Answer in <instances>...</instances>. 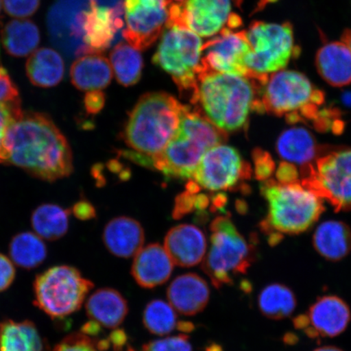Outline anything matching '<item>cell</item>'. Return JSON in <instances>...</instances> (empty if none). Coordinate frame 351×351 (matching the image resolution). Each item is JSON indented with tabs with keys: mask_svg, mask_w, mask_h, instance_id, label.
I'll return each mask as SVG.
<instances>
[{
	"mask_svg": "<svg viewBox=\"0 0 351 351\" xmlns=\"http://www.w3.org/2000/svg\"><path fill=\"white\" fill-rule=\"evenodd\" d=\"M0 164L19 167L47 182L68 177L73 169L67 139L49 117L38 112H23L12 123Z\"/></svg>",
	"mask_w": 351,
	"mask_h": 351,
	"instance_id": "cell-1",
	"label": "cell"
},
{
	"mask_svg": "<svg viewBox=\"0 0 351 351\" xmlns=\"http://www.w3.org/2000/svg\"><path fill=\"white\" fill-rule=\"evenodd\" d=\"M267 80L222 73L201 62L197 72V101L202 112L223 131L240 130L252 112H263L261 93Z\"/></svg>",
	"mask_w": 351,
	"mask_h": 351,
	"instance_id": "cell-2",
	"label": "cell"
},
{
	"mask_svg": "<svg viewBox=\"0 0 351 351\" xmlns=\"http://www.w3.org/2000/svg\"><path fill=\"white\" fill-rule=\"evenodd\" d=\"M267 203V217L262 230L271 245L285 234H298L308 230L324 213L323 199L300 181L282 183L267 179L261 185Z\"/></svg>",
	"mask_w": 351,
	"mask_h": 351,
	"instance_id": "cell-3",
	"label": "cell"
},
{
	"mask_svg": "<svg viewBox=\"0 0 351 351\" xmlns=\"http://www.w3.org/2000/svg\"><path fill=\"white\" fill-rule=\"evenodd\" d=\"M184 107L185 105L165 92L144 95L127 121L125 143L134 152L152 160L177 134Z\"/></svg>",
	"mask_w": 351,
	"mask_h": 351,
	"instance_id": "cell-4",
	"label": "cell"
},
{
	"mask_svg": "<svg viewBox=\"0 0 351 351\" xmlns=\"http://www.w3.org/2000/svg\"><path fill=\"white\" fill-rule=\"evenodd\" d=\"M227 138V133L203 112L185 105L177 134L163 152L152 158V166L167 177L192 178L204 154Z\"/></svg>",
	"mask_w": 351,
	"mask_h": 351,
	"instance_id": "cell-5",
	"label": "cell"
},
{
	"mask_svg": "<svg viewBox=\"0 0 351 351\" xmlns=\"http://www.w3.org/2000/svg\"><path fill=\"white\" fill-rule=\"evenodd\" d=\"M324 103V94L304 74L291 70L271 73L261 93L263 111L285 117L291 124L315 122Z\"/></svg>",
	"mask_w": 351,
	"mask_h": 351,
	"instance_id": "cell-6",
	"label": "cell"
},
{
	"mask_svg": "<svg viewBox=\"0 0 351 351\" xmlns=\"http://www.w3.org/2000/svg\"><path fill=\"white\" fill-rule=\"evenodd\" d=\"M203 41L199 35L184 26L167 23L154 64L168 73L180 92L197 104V72L203 54Z\"/></svg>",
	"mask_w": 351,
	"mask_h": 351,
	"instance_id": "cell-7",
	"label": "cell"
},
{
	"mask_svg": "<svg viewBox=\"0 0 351 351\" xmlns=\"http://www.w3.org/2000/svg\"><path fill=\"white\" fill-rule=\"evenodd\" d=\"M210 231V249L202 269L213 287L221 289L232 285L235 276L247 274L254 261V247L226 217L215 219Z\"/></svg>",
	"mask_w": 351,
	"mask_h": 351,
	"instance_id": "cell-8",
	"label": "cell"
},
{
	"mask_svg": "<svg viewBox=\"0 0 351 351\" xmlns=\"http://www.w3.org/2000/svg\"><path fill=\"white\" fill-rule=\"evenodd\" d=\"M92 288L75 267H52L34 280L35 304L51 318H64L81 308Z\"/></svg>",
	"mask_w": 351,
	"mask_h": 351,
	"instance_id": "cell-9",
	"label": "cell"
},
{
	"mask_svg": "<svg viewBox=\"0 0 351 351\" xmlns=\"http://www.w3.org/2000/svg\"><path fill=\"white\" fill-rule=\"evenodd\" d=\"M247 36L251 52L247 67L254 77H269V73L287 67L295 51L292 25L254 21L250 25Z\"/></svg>",
	"mask_w": 351,
	"mask_h": 351,
	"instance_id": "cell-10",
	"label": "cell"
},
{
	"mask_svg": "<svg viewBox=\"0 0 351 351\" xmlns=\"http://www.w3.org/2000/svg\"><path fill=\"white\" fill-rule=\"evenodd\" d=\"M302 185L336 210L351 209V149L328 152L302 169Z\"/></svg>",
	"mask_w": 351,
	"mask_h": 351,
	"instance_id": "cell-11",
	"label": "cell"
},
{
	"mask_svg": "<svg viewBox=\"0 0 351 351\" xmlns=\"http://www.w3.org/2000/svg\"><path fill=\"white\" fill-rule=\"evenodd\" d=\"M252 172L235 148L219 144L204 154L192 178L206 190L225 191L250 179Z\"/></svg>",
	"mask_w": 351,
	"mask_h": 351,
	"instance_id": "cell-12",
	"label": "cell"
},
{
	"mask_svg": "<svg viewBox=\"0 0 351 351\" xmlns=\"http://www.w3.org/2000/svg\"><path fill=\"white\" fill-rule=\"evenodd\" d=\"M125 28L122 35L138 51L147 49L155 43L169 19L167 0H125Z\"/></svg>",
	"mask_w": 351,
	"mask_h": 351,
	"instance_id": "cell-13",
	"label": "cell"
},
{
	"mask_svg": "<svg viewBox=\"0 0 351 351\" xmlns=\"http://www.w3.org/2000/svg\"><path fill=\"white\" fill-rule=\"evenodd\" d=\"M232 0H187L170 4L167 23L184 26L202 37H210L226 27L232 14Z\"/></svg>",
	"mask_w": 351,
	"mask_h": 351,
	"instance_id": "cell-14",
	"label": "cell"
},
{
	"mask_svg": "<svg viewBox=\"0 0 351 351\" xmlns=\"http://www.w3.org/2000/svg\"><path fill=\"white\" fill-rule=\"evenodd\" d=\"M251 52L247 32H234L225 27L218 36L204 44L202 63L213 71L232 75L254 78L247 65Z\"/></svg>",
	"mask_w": 351,
	"mask_h": 351,
	"instance_id": "cell-15",
	"label": "cell"
},
{
	"mask_svg": "<svg viewBox=\"0 0 351 351\" xmlns=\"http://www.w3.org/2000/svg\"><path fill=\"white\" fill-rule=\"evenodd\" d=\"M351 319L348 304L335 295L320 297L307 313L293 319L296 328L311 339L335 337L348 328Z\"/></svg>",
	"mask_w": 351,
	"mask_h": 351,
	"instance_id": "cell-16",
	"label": "cell"
},
{
	"mask_svg": "<svg viewBox=\"0 0 351 351\" xmlns=\"http://www.w3.org/2000/svg\"><path fill=\"white\" fill-rule=\"evenodd\" d=\"M207 247L203 231L192 225L173 228L165 239V248L174 265L182 267L195 266L204 261Z\"/></svg>",
	"mask_w": 351,
	"mask_h": 351,
	"instance_id": "cell-17",
	"label": "cell"
},
{
	"mask_svg": "<svg viewBox=\"0 0 351 351\" xmlns=\"http://www.w3.org/2000/svg\"><path fill=\"white\" fill-rule=\"evenodd\" d=\"M173 265L165 247L153 243L135 254L131 273L140 287L152 289L165 284L169 279Z\"/></svg>",
	"mask_w": 351,
	"mask_h": 351,
	"instance_id": "cell-18",
	"label": "cell"
},
{
	"mask_svg": "<svg viewBox=\"0 0 351 351\" xmlns=\"http://www.w3.org/2000/svg\"><path fill=\"white\" fill-rule=\"evenodd\" d=\"M167 297L173 308L184 315H195L203 311L210 298L207 282L195 274L178 276L167 289Z\"/></svg>",
	"mask_w": 351,
	"mask_h": 351,
	"instance_id": "cell-19",
	"label": "cell"
},
{
	"mask_svg": "<svg viewBox=\"0 0 351 351\" xmlns=\"http://www.w3.org/2000/svg\"><path fill=\"white\" fill-rule=\"evenodd\" d=\"M103 238L105 247L114 256L130 258L135 256L143 248L144 232L135 219L120 217L108 223Z\"/></svg>",
	"mask_w": 351,
	"mask_h": 351,
	"instance_id": "cell-20",
	"label": "cell"
},
{
	"mask_svg": "<svg viewBox=\"0 0 351 351\" xmlns=\"http://www.w3.org/2000/svg\"><path fill=\"white\" fill-rule=\"evenodd\" d=\"M315 64L319 75L329 85L337 87L351 83V50L344 42L324 45L317 52Z\"/></svg>",
	"mask_w": 351,
	"mask_h": 351,
	"instance_id": "cell-21",
	"label": "cell"
},
{
	"mask_svg": "<svg viewBox=\"0 0 351 351\" xmlns=\"http://www.w3.org/2000/svg\"><path fill=\"white\" fill-rule=\"evenodd\" d=\"M86 310L88 317L100 326L116 328L124 322L129 307L120 292L111 288H103L88 298Z\"/></svg>",
	"mask_w": 351,
	"mask_h": 351,
	"instance_id": "cell-22",
	"label": "cell"
},
{
	"mask_svg": "<svg viewBox=\"0 0 351 351\" xmlns=\"http://www.w3.org/2000/svg\"><path fill=\"white\" fill-rule=\"evenodd\" d=\"M109 60L100 53L82 56L74 61L70 69L73 85L83 91L101 90L112 78Z\"/></svg>",
	"mask_w": 351,
	"mask_h": 351,
	"instance_id": "cell-23",
	"label": "cell"
},
{
	"mask_svg": "<svg viewBox=\"0 0 351 351\" xmlns=\"http://www.w3.org/2000/svg\"><path fill=\"white\" fill-rule=\"evenodd\" d=\"M313 245L327 261H341L351 252V229L344 222H324L315 232Z\"/></svg>",
	"mask_w": 351,
	"mask_h": 351,
	"instance_id": "cell-24",
	"label": "cell"
},
{
	"mask_svg": "<svg viewBox=\"0 0 351 351\" xmlns=\"http://www.w3.org/2000/svg\"><path fill=\"white\" fill-rule=\"evenodd\" d=\"M318 148L313 135L302 127L284 131L276 142V152L285 162L302 167L311 164Z\"/></svg>",
	"mask_w": 351,
	"mask_h": 351,
	"instance_id": "cell-25",
	"label": "cell"
},
{
	"mask_svg": "<svg viewBox=\"0 0 351 351\" xmlns=\"http://www.w3.org/2000/svg\"><path fill=\"white\" fill-rule=\"evenodd\" d=\"M26 73L32 84L39 87L58 85L64 75L62 57L51 48H40L29 56Z\"/></svg>",
	"mask_w": 351,
	"mask_h": 351,
	"instance_id": "cell-26",
	"label": "cell"
},
{
	"mask_svg": "<svg viewBox=\"0 0 351 351\" xmlns=\"http://www.w3.org/2000/svg\"><path fill=\"white\" fill-rule=\"evenodd\" d=\"M0 351H46L38 329L29 320L0 323Z\"/></svg>",
	"mask_w": 351,
	"mask_h": 351,
	"instance_id": "cell-27",
	"label": "cell"
},
{
	"mask_svg": "<svg viewBox=\"0 0 351 351\" xmlns=\"http://www.w3.org/2000/svg\"><path fill=\"white\" fill-rule=\"evenodd\" d=\"M2 42L8 54L24 57L36 49L40 42V33L32 21L13 20L3 28Z\"/></svg>",
	"mask_w": 351,
	"mask_h": 351,
	"instance_id": "cell-28",
	"label": "cell"
},
{
	"mask_svg": "<svg viewBox=\"0 0 351 351\" xmlns=\"http://www.w3.org/2000/svg\"><path fill=\"white\" fill-rule=\"evenodd\" d=\"M261 313L271 319H282L289 317L295 310L297 300L287 285L280 283L267 285L258 296Z\"/></svg>",
	"mask_w": 351,
	"mask_h": 351,
	"instance_id": "cell-29",
	"label": "cell"
},
{
	"mask_svg": "<svg viewBox=\"0 0 351 351\" xmlns=\"http://www.w3.org/2000/svg\"><path fill=\"white\" fill-rule=\"evenodd\" d=\"M110 63L117 80L122 86L136 84L141 78L143 60L140 51L130 44L120 43L110 54Z\"/></svg>",
	"mask_w": 351,
	"mask_h": 351,
	"instance_id": "cell-30",
	"label": "cell"
},
{
	"mask_svg": "<svg viewBox=\"0 0 351 351\" xmlns=\"http://www.w3.org/2000/svg\"><path fill=\"white\" fill-rule=\"evenodd\" d=\"M32 223L40 238L56 241L69 230V212L56 204H43L34 210Z\"/></svg>",
	"mask_w": 351,
	"mask_h": 351,
	"instance_id": "cell-31",
	"label": "cell"
},
{
	"mask_svg": "<svg viewBox=\"0 0 351 351\" xmlns=\"http://www.w3.org/2000/svg\"><path fill=\"white\" fill-rule=\"evenodd\" d=\"M10 254L16 265L32 269L45 261L47 250L40 237L32 232H24L13 237Z\"/></svg>",
	"mask_w": 351,
	"mask_h": 351,
	"instance_id": "cell-32",
	"label": "cell"
},
{
	"mask_svg": "<svg viewBox=\"0 0 351 351\" xmlns=\"http://www.w3.org/2000/svg\"><path fill=\"white\" fill-rule=\"evenodd\" d=\"M145 328L152 335L164 336L178 328V315L172 305L163 300L149 302L143 313Z\"/></svg>",
	"mask_w": 351,
	"mask_h": 351,
	"instance_id": "cell-33",
	"label": "cell"
},
{
	"mask_svg": "<svg viewBox=\"0 0 351 351\" xmlns=\"http://www.w3.org/2000/svg\"><path fill=\"white\" fill-rule=\"evenodd\" d=\"M98 341L82 332L73 333L60 341L54 351H102Z\"/></svg>",
	"mask_w": 351,
	"mask_h": 351,
	"instance_id": "cell-34",
	"label": "cell"
},
{
	"mask_svg": "<svg viewBox=\"0 0 351 351\" xmlns=\"http://www.w3.org/2000/svg\"><path fill=\"white\" fill-rule=\"evenodd\" d=\"M189 339L187 335H180L152 341L143 346V351H192Z\"/></svg>",
	"mask_w": 351,
	"mask_h": 351,
	"instance_id": "cell-35",
	"label": "cell"
},
{
	"mask_svg": "<svg viewBox=\"0 0 351 351\" xmlns=\"http://www.w3.org/2000/svg\"><path fill=\"white\" fill-rule=\"evenodd\" d=\"M3 3L8 15L24 19L38 10L40 0H3Z\"/></svg>",
	"mask_w": 351,
	"mask_h": 351,
	"instance_id": "cell-36",
	"label": "cell"
},
{
	"mask_svg": "<svg viewBox=\"0 0 351 351\" xmlns=\"http://www.w3.org/2000/svg\"><path fill=\"white\" fill-rule=\"evenodd\" d=\"M0 104L21 105L19 90L3 67H0Z\"/></svg>",
	"mask_w": 351,
	"mask_h": 351,
	"instance_id": "cell-37",
	"label": "cell"
},
{
	"mask_svg": "<svg viewBox=\"0 0 351 351\" xmlns=\"http://www.w3.org/2000/svg\"><path fill=\"white\" fill-rule=\"evenodd\" d=\"M22 113L21 105L0 104V156L8 128Z\"/></svg>",
	"mask_w": 351,
	"mask_h": 351,
	"instance_id": "cell-38",
	"label": "cell"
},
{
	"mask_svg": "<svg viewBox=\"0 0 351 351\" xmlns=\"http://www.w3.org/2000/svg\"><path fill=\"white\" fill-rule=\"evenodd\" d=\"M253 160L254 165V174L261 181H266L269 179L274 172V162L269 153L256 149L253 152Z\"/></svg>",
	"mask_w": 351,
	"mask_h": 351,
	"instance_id": "cell-39",
	"label": "cell"
},
{
	"mask_svg": "<svg viewBox=\"0 0 351 351\" xmlns=\"http://www.w3.org/2000/svg\"><path fill=\"white\" fill-rule=\"evenodd\" d=\"M196 194L197 193L186 191L177 197L173 212L174 218H181L196 208Z\"/></svg>",
	"mask_w": 351,
	"mask_h": 351,
	"instance_id": "cell-40",
	"label": "cell"
},
{
	"mask_svg": "<svg viewBox=\"0 0 351 351\" xmlns=\"http://www.w3.org/2000/svg\"><path fill=\"white\" fill-rule=\"evenodd\" d=\"M16 270L12 261L0 253V293L6 291L15 279Z\"/></svg>",
	"mask_w": 351,
	"mask_h": 351,
	"instance_id": "cell-41",
	"label": "cell"
},
{
	"mask_svg": "<svg viewBox=\"0 0 351 351\" xmlns=\"http://www.w3.org/2000/svg\"><path fill=\"white\" fill-rule=\"evenodd\" d=\"M105 95L101 90L88 91L84 99L86 112L89 114H97L104 107Z\"/></svg>",
	"mask_w": 351,
	"mask_h": 351,
	"instance_id": "cell-42",
	"label": "cell"
},
{
	"mask_svg": "<svg viewBox=\"0 0 351 351\" xmlns=\"http://www.w3.org/2000/svg\"><path fill=\"white\" fill-rule=\"evenodd\" d=\"M276 181L282 183H291L300 181V173L295 165L283 162L280 164L278 171H276Z\"/></svg>",
	"mask_w": 351,
	"mask_h": 351,
	"instance_id": "cell-43",
	"label": "cell"
},
{
	"mask_svg": "<svg viewBox=\"0 0 351 351\" xmlns=\"http://www.w3.org/2000/svg\"><path fill=\"white\" fill-rule=\"evenodd\" d=\"M73 213L78 219L86 221L95 217V210L89 202L80 201L74 205Z\"/></svg>",
	"mask_w": 351,
	"mask_h": 351,
	"instance_id": "cell-44",
	"label": "cell"
},
{
	"mask_svg": "<svg viewBox=\"0 0 351 351\" xmlns=\"http://www.w3.org/2000/svg\"><path fill=\"white\" fill-rule=\"evenodd\" d=\"M107 339L114 351H121L126 343L127 336L121 329H117L113 331Z\"/></svg>",
	"mask_w": 351,
	"mask_h": 351,
	"instance_id": "cell-45",
	"label": "cell"
},
{
	"mask_svg": "<svg viewBox=\"0 0 351 351\" xmlns=\"http://www.w3.org/2000/svg\"><path fill=\"white\" fill-rule=\"evenodd\" d=\"M194 324L186 322H180L178 326V329H179L180 331L186 332L194 330Z\"/></svg>",
	"mask_w": 351,
	"mask_h": 351,
	"instance_id": "cell-46",
	"label": "cell"
},
{
	"mask_svg": "<svg viewBox=\"0 0 351 351\" xmlns=\"http://www.w3.org/2000/svg\"><path fill=\"white\" fill-rule=\"evenodd\" d=\"M341 41L348 44L351 50V29L346 30L343 35H342Z\"/></svg>",
	"mask_w": 351,
	"mask_h": 351,
	"instance_id": "cell-47",
	"label": "cell"
},
{
	"mask_svg": "<svg viewBox=\"0 0 351 351\" xmlns=\"http://www.w3.org/2000/svg\"><path fill=\"white\" fill-rule=\"evenodd\" d=\"M314 351H343V350H341L340 348H336V346H322V348L315 349Z\"/></svg>",
	"mask_w": 351,
	"mask_h": 351,
	"instance_id": "cell-48",
	"label": "cell"
},
{
	"mask_svg": "<svg viewBox=\"0 0 351 351\" xmlns=\"http://www.w3.org/2000/svg\"><path fill=\"white\" fill-rule=\"evenodd\" d=\"M187 0H167V2L169 3V6L170 4H180L186 2Z\"/></svg>",
	"mask_w": 351,
	"mask_h": 351,
	"instance_id": "cell-49",
	"label": "cell"
},
{
	"mask_svg": "<svg viewBox=\"0 0 351 351\" xmlns=\"http://www.w3.org/2000/svg\"><path fill=\"white\" fill-rule=\"evenodd\" d=\"M217 346H213V348H210L208 349V351H221V348H219L218 350H216Z\"/></svg>",
	"mask_w": 351,
	"mask_h": 351,
	"instance_id": "cell-50",
	"label": "cell"
},
{
	"mask_svg": "<svg viewBox=\"0 0 351 351\" xmlns=\"http://www.w3.org/2000/svg\"><path fill=\"white\" fill-rule=\"evenodd\" d=\"M237 5V7H239L241 5V2H243V0H232Z\"/></svg>",
	"mask_w": 351,
	"mask_h": 351,
	"instance_id": "cell-51",
	"label": "cell"
},
{
	"mask_svg": "<svg viewBox=\"0 0 351 351\" xmlns=\"http://www.w3.org/2000/svg\"><path fill=\"white\" fill-rule=\"evenodd\" d=\"M126 351H135V350H134V349H132V348H130V346H129V348H127Z\"/></svg>",
	"mask_w": 351,
	"mask_h": 351,
	"instance_id": "cell-52",
	"label": "cell"
},
{
	"mask_svg": "<svg viewBox=\"0 0 351 351\" xmlns=\"http://www.w3.org/2000/svg\"><path fill=\"white\" fill-rule=\"evenodd\" d=\"M0 11H1V0H0Z\"/></svg>",
	"mask_w": 351,
	"mask_h": 351,
	"instance_id": "cell-53",
	"label": "cell"
}]
</instances>
